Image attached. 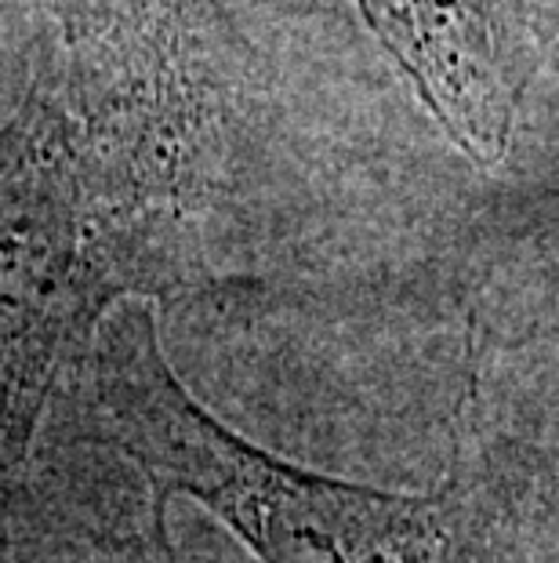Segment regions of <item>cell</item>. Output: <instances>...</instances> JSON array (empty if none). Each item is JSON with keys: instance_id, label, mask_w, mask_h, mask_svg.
I'll return each mask as SVG.
<instances>
[{"instance_id": "obj_1", "label": "cell", "mask_w": 559, "mask_h": 563, "mask_svg": "<svg viewBox=\"0 0 559 563\" xmlns=\"http://www.w3.org/2000/svg\"><path fill=\"white\" fill-rule=\"evenodd\" d=\"M160 506L193 501L255 563H497L458 481L389 490L280 459L193 397L157 313L127 302L55 397Z\"/></svg>"}, {"instance_id": "obj_2", "label": "cell", "mask_w": 559, "mask_h": 563, "mask_svg": "<svg viewBox=\"0 0 559 563\" xmlns=\"http://www.w3.org/2000/svg\"><path fill=\"white\" fill-rule=\"evenodd\" d=\"M0 563H204L168 506L91 440L63 404L19 481L0 495Z\"/></svg>"}, {"instance_id": "obj_3", "label": "cell", "mask_w": 559, "mask_h": 563, "mask_svg": "<svg viewBox=\"0 0 559 563\" xmlns=\"http://www.w3.org/2000/svg\"><path fill=\"white\" fill-rule=\"evenodd\" d=\"M378 22L450 135L497 157L513 128V80L494 41L491 0H378Z\"/></svg>"}, {"instance_id": "obj_4", "label": "cell", "mask_w": 559, "mask_h": 563, "mask_svg": "<svg viewBox=\"0 0 559 563\" xmlns=\"http://www.w3.org/2000/svg\"><path fill=\"white\" fill-rule=\"evenodd\" d=\"M556 4H559V0H556Z\"/></svg>"}]
</instances>
